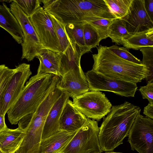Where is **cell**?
I'll return each instance as SVG.
<instances>
[{"instance_id": "1", "label": "cell", "mask_w": 153, "mask_h": 153, "mask_svg": "<svg viewBox=\"0 0 153 153\" xmlns=\"http://www.w3.org/2000/svg\"><path fill=\"white\" fill-rule=\"evenodd\" d=\"M141 109L128 102L112 106L99 127V139L102 152H112L123 143Z\"/></svg>"}, {"instance_id": "2", "label": "cell", "mask_w": 153, "mask_h": 153, "mask_svg": "<svg viewBox=\"0 0 153 153\" xmlns=\"http://www.w3.org/2000/svg\"><path fill=\"white\" fill-rule=\"evenodd\" d=\"M60 79L59 76L51 74H36L31 76L7 113L10 123L16 124L23 117L33 113L46 96L56 87Z\"/></svg>"}, {"instance_id": "3", "label": "cell", "mask_w": 153, "mask_h": 153, "mask_svg": "<svg viewBox=\"0 0 153 153\" xmlns=\"http://www.w3.org/2000/svg\"><path fill=\"white\" fill-rule=\"evenodd\" d=\"M97 49V53L92 55L93 71L111 78L135 84L146 77L148 71L144 65L124 59L106 46L100 45Z\"/></svg>"}, {"instance_id": "4", "label": "cell", "mask_w": 153, "mask_h": 153, "mask_svg": "<svg viewBox=\"0 0 153 153\" xmlns=\"http://www.w3.org/2000/svg\"><path fill=\"white\" fill-rule=\"evenodd\" d=\"M97 122L88 118L66 146L58 153H102Z\"/></svg>"}, {"instance_id": "5", "label": "cell", "mask_w": 153, "mask_h": 153, "mask_svg": "<svg viewBox=\"0 0 153 153\" xmlns=\"http://www.w3.org/2000/svg\"><path fill=\"white\" fill-rule=\"evenodd\" d=\"M10 7L11 12L21 27L24 35L23 42L21 44V59H25L28 62L31 61L37 57L43 48L29 17L13 0H11Z\"/></svg>"}, {"instance_id": "6", "label": "cell", "mask_w": 153, "mask_h": 153, "mask_svg": "<svg viewBox=\"0 0 153 153\" xmlns=\"http://www.w3.org/2000/svg\"><path fill=\"white\" fill-rule=\"evenodd\" d=\"M74 106L88 118L99 121L110 112L112 105L104 94L90 91L73 98Z\"/></svg>"}, {"instance_id": "7", "label": "cell", "mask_w": 153, "mask_h": 153, "mask_svg": "<svg viewBox=\"0 0 153 153\" xmlns=\"http://www.w3.org/2000/svg\"><path fill=\"white\" fill-rule=\"evenodd\" d=\"M128 141L131 149L139 153H153V120L140 114L129 131Z\"/></svg>"}, {"instance_id": "8", "label": "cell", "mask_w": 153, "mask_h": 153, "mask_svg": "<svg viewBox=\"0 0 153 153\" xmlns=\"http://www.w3.org/2000/svg\"><path fill=\"white\" fill-rule=\"evenodd\" d=\"M85 75L90 91H110L122 96L133 97L137 89V84L111 78L92 70Z\"/></svg>"}, {"instance_id": "9", "label": "cell", "mask_w": 153, "mask_h": 153, "mask_svg": "<svg viewBox=\"0 0 153 153\" xmlns=\"http://www.w3.org/2000/svg\"><path fill=\"white\" fill-rule=\"evenodd\" d=\"M29 18L43 48L61 52L51 20L43 8L40 7Z\"/></svg>"}, {"instance_id": "10", "label": "cell", "mask_w": 153, "mask_h": 153, "mask_svg": "<svg viewBox=\"0 0 153 153\" xmlns=\"http://www.w3.org/2000/svg\"><path fill=\"white\" fill-rule=\"evenodd\" d=\"M15 71L10 78L3 97L0 115H5L18 98L25 83L32 75L30 65L22 63L16 66Z\"/></svg>"}, {"instance_id": "11", "label": "cell", "mask_w": 153, "mask_h": 153, "mask_svg": "<svg viewBox=\"0 0 153 153\" xmlns=\"http://www.w3.org/2000/svg\"><path fill=\"white\" fill-rule=\"evenodd\" d=\"M122 19L131 35L153 29V21L145 9L144 0H132L127 14Z\"/></svg>"}, {"instance_id": "12", "label": "cell", "mask_w": 153, "mask_h": 153, "mask_svg": "<svg viewBox=\"0 0 153 153\" xmlns=\"http://www.w3.org/2000/svg\"><path fill=\"white\" fill-rule=\"evenodd\" d=\"M62 91L74 98L89 91L88 82L82 68L69 71L60 78L56 85Z\"/></svg>"}, {"instance_id": "13", "label": "cell", "mask_w": 153, "mask_h": 153, "mask_svg": "<svg viewBox=\"0 0 153 153\" xmlns=\"http://www.w3.org/2000/svg\"><path fill=\"white\" fill-rule=\"evenodd\" d=\"M88 118L74 106L72 101L69 99L60 116L59 131H77L85 124Z\"/></svg>"}, {"instance_id": "14", "label": "cell", "mask_w": 153, "mask_h": 153, "mask_svg": "<svg viewBox=\"0 0 153 153\" xmlns=\"http://www.w3.org/2000/svg\"><path fill=\"white\" fill-rule=\"evenodd\" d=\"M70 97L68 93L62 91L60 95L52 105L48 113L44 126L42 140L59 131L60 116Z\"/></svg>"}, {"instance_id": "15", "label": "cell", "mask_w": 153, "mask_h": 153, "mask_svg": "<svg viewBox=\"0 0 153 153\" xmlns=\"http://www.w3.org/2000/svg\"><path fill=\"white\" fill-rule=\"evenodd\" d=\"M36 58L40 62L37 74H51L62 77L60 72V52L42 48Z\"/></svg>"}, {"instance_id": "16", "label": "cell", "mask_w": 153, "mask_h": 153, "mask_svg": "<svg viewBox=\"0 0 153 153\" xmlns=\"http://www.w3.org/2000/svg\"><path fill=\"white\" fill-rule=\"evenodd\" d=\"M0 27L9 33L17 43H22L24 35L21 27L5 3L0 4Z\"/></svg>"}, {"instance_id": "17", "label": "cell", "mask_w": 153, "mask_h": 153, "mask_svg": "<svg viewBox=\"0 0 153 153\" xmlns=\"http://www.w3.org/2000/svg\"><path fill=\"white\" fill-rule=\"evenodd\" d=\"M77 131H59L42 140L40 146V153H59L68 143Z\"/></svg>"}, {"instance_id": "18", "label": "cell", "mask_w": 153, "mask_h": 153, "mask_svg": "<svg viewBox=\"0 0 153 153\" xmlns=\"http://www.w3.org/2000/svg\"><path fill=\"white\" fill-rule=\"evenodd\" d=\"M69 42L66 50L60 52V72L62 77L69 71L82 69L80 59L84 53L75 43Z\"/></svg>"}, {"instance_id": "19", "label": "cell", "mask_w": 153, "mask_h": 153, "mask_svg": "<svg viewBox=\"0 0 153 153\" xmlns=\"http://www.w3.org/2000/svg\"><path fill=\"white\" fill-rule=\"evenodd\" d=\"M23 129L7 128L0 133V150L2 153H14L25 135Z\"/></svg>"}, {"instance_id": "20", "label": "cell", "mask_w": 153, "mask_h": 153, "mask_svg": "<svg viewBox=\"0 0 153 153\" xmlns=\"http://www.w3.org/2000/svg\"><path fill=\"white\" fill-rule=\"evenodd\" d=\"M122 45L127 49L138 50L147 47H153V29L145 32L132 35L123 40Z\"/></svg>"}, {"instance_id": "21", "label": "cell", "mask_w": 153, "mask_h": 153, "mask_svg": "<svg viewBox=\"0 0 153 153\" xmlns=\"http://www.w3.org/2000/svg\"><path fill=\"white\" fill-rule=\"evenodd\" d=\"M84 22L69 23L65 25V30L69 42L75 43L84 54L90 51L85 46L83 34Z\"/></svg>"}, {"instance_id": "22", "label": "cell", "mask_w": 153, "mask_h": 153, "mask_svg": "<svg viewBox=\"0 0 153 153\" xmlns=\"http://www.w3.org/2000/svg\"><path fill=\"white\" fill-rule=\"evenodd\" d=\"M107 35L112 42L118 45H122L123 40L131 35L126 30L122 19H114L108 26Z\"/></svg>"}, {"instance_id": "23", "label": "cell", "mask_w": 153, "mask_h": 153, "mask_svg": "<svg viewBox=\"0 0 153 153\" xmlns=\"http://www.w3.org/2000/svg\"><path fill=\"white\" fill-rule=\"evenodd\" d=\"M116 19H122L127 14L132 0H104Z\"/></svg>"}, {"instance_id": "24", "label": "cell", "mask_w": 153, "mask_h": 153, "mask_svg": "<svg viewBox=\"0 0 153 153\" xmlns=\"http://www.w3.org/2000/svg\"><path fill=\"white\" fill-rule=\"evenodd\" d=\"M52 22L61 52L64 51L70 44L65 30V25L53 14L47 12Z\"/></svg>"}, {"instance_id": "25", "label": "cell", "mask_w": 153, "mask_h": 153, "mask_svg": "<svg viewBox=\"0 0 153 153\" xmlns=\"http://www.w3.org/2000/svg\"><path fill=\"white\" fill-rule=\"evenodd\" d=\"M115 19H107L97 17H87L84 18L82 22L88 23L94 27L98 31L101 40H102L108 37V27Z\"/></svg>"}, {"instance_id": "26", "label": "cell", "mask_w": 153, "mask_h": 153, "mask_svg": "<svg viewBox=\"0 0 153 153\" xmlns=\"http://www.w3.org/2000/svg\"><path fill=\"white\" fill-rule=\"evenodd\" d=\"M83 34L85 46L90 51L92 49L99 46L101 40L98 31L87 22L84 23Z\"/></svg>"}, {"instance_id": "27", "label": "cell", "mask_w": 153, "mask_h": 153, "mask_svg": "<svg viewBox=\"0 0 153 153\" xmlns=\"http://www.w3.org/2000/svg\"><path fill=\"white\" fill-rule=\"evenodd\" d=\"M140 50L143 56L142 64L148 70V74L145 78L146 82H153V47H145Z\"/></svg>"}, {"instance_id": "28", "label": "cell", "mask_w": 153, "mask_h": 153, "mask_svg": "<svg viewBox=\"0 0 153 153\" xmlns=\"http://www.w3.org/2000/svg\"><path fill=\"white\" fill-rule=\"evenodd\" d=\"M29 17L40 7L41 0H13Z\"/></svg>"}, {"instance_id": "29", "label": "cell", "mask_w": 153, "mask_h": 153, "mask_svg": "<svg viewBox=\"0 0 153 153\" xmlns=\"http://www.w3.org/2000/svg\"><path fill=\"white\" fill-rule=\"evenodd\" d=\"M109 49L120 58L128 61L140 65H143L140 59L134 56L124 47L116 45L108 47Z\"/></svg>"}, {"instance_id": "30", "label": "cell", "mask_w": 153, "mask_h": 153, "mask_svg": "<svg viewBox=\"0 0 153 153\" xmlns=\"http://www.w3.org/2000/svg\"><path fill=\"white\" fill-rule=\"evenodd\" d=\"M139 90L143 99H147L149 103H153V82H149L141 86Z\"/></svg>"}, {"instance_id": "31", "label": "cell", "mask_w": 153, "mask_h": 153, "mask_svg": "<svg viewBox=\"0 0 153 153\" xmlns=\"http://www.w3.org/2000/svg\"><path fill=\"white\" fill-rule=\"evenodd\" d=\"M15 71L9 74L0 86V113L2 109L3 97L6 88L10 78Z\"/></svg>"}, {"instance_id": "32", "label": "cell", "mask_w": 153, "mask_h": 153, "mask_svg": "<svg viewBox=\"0 0 153 153\" xmlns=\"http://www.w3.org/2000/svg\"><path fill=\"white\" fill-rule=\"evenodd\" d=\"M15 71V68H10L5 65H0V86L6 77Z\"/></svg>"}, {"instance_id": "33", "label": "cell", "mask_w": 153, "mask_h": 153, "mask_svg": "<svg viewBox=\"0 0 153 153\" xmlns=\"http://www.w3.org/2000/svg\"><path fill=\"white\" fill-rule=\"evenodd\" d=\"M144 6L147 14L153 21V0H144Z\"/></svg>"}, {"instance_id": "34", "label": "cell", "mask_w": 153, "mask_h": 153, "mask_svg": "<svg viewBox=\"0 0 153 153\" xmlns=\"http://www.w3.org/2000/svg\"><path fill=\"white\" fill-rule=\"evenodd\" d=\"M143 113L148 117L153 119V103H150L144 108Z\"/></svg>"}, {"instance_id": "35", "label": "cell", "mask_w": 153, "mask_h": 153, "mask_svg": "<svg viewBox=\"0 0 153 153\" xmlns=\"http://www.w3.org/2000/svg\"><path fill=\"white\" fill-rule=\"evenodd\" d=\"M5 116L0 115V133L8 128L5 123Z\"/></svg>"}, {"instance_id": "36", "label": "cell", "mask_w": 153, "mask_h": 153, "mask_svg": "<svg viewBox=\"0 0 153 153\" xmlns=\"http://www.w3.org/2000/svg\"><path fill=\"white\" fill-rule=\"evenodd\" d=\"M105 153H122L121 152H106Z\"/></svg>"}, {"instance_id": "37", "label": "cell", "mask_w": 153, "mask_h": 153, "mask_svg": "<svg viewBox=\"0 0 153 153\" xmlns=\"http://www.w3.org/2000/svg\"><path fill=\"white\" fill-rule=\"evenodd\" d=\"M0 153H2L1 152L0 150Z\"/></svg>"}]
</instances>
